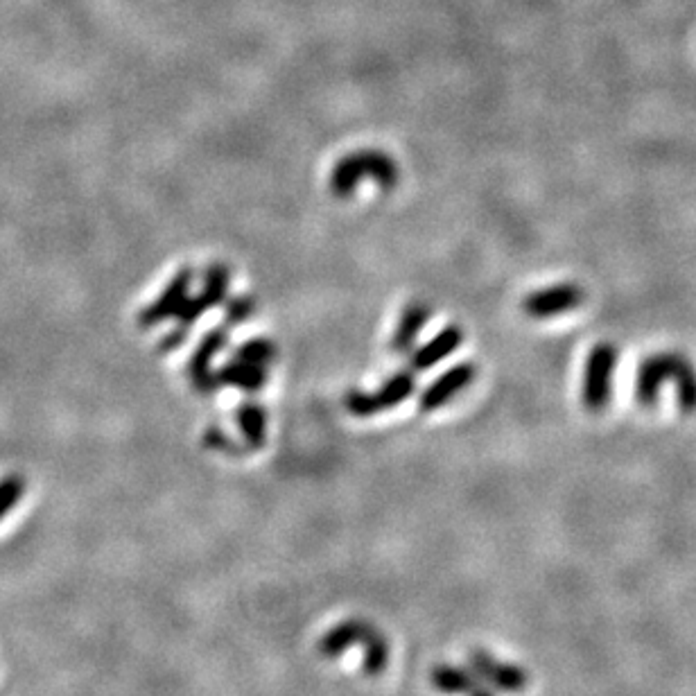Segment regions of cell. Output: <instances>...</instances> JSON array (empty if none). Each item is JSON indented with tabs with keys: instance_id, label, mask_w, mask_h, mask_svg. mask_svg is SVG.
I'll list each match as a JSON object with an SVG mask.
<instances>
[{
	"instance_id": "cell-1",
	"label": "cell",
	"mask_w": 696,
	"mask_h": 696,
	"mask_svg": "<svg viewBox=\"0 0 696 696\" xmlns=\"http://www.w3.org/2000/svg\"><path fill=\"white\" fill-rule=\"evenodd\" d=\"M665 387H674L678 410L696 412V367L687 355L678 351L651 353L640 362L635 373L633 396L642 407H656Z\"/></svg>"
},
{
	"instance_id": "cell-2",
	"label": "cell",
	"mask_w": 696,
	"mask_h": 696,
	"mask_svg": "<svg viewBox=\"0 0 696 696\" xmlns=\"http://www.w3.org/2000/svg\"><path fill=\"white\" fill-rule=\"evenodd\" d=\"M400 172L391 156L378 150H362L342 156L330 172V190L335 197L355 193L362 179H373L382 190H391L398 184Z\"/></svg>"
},
{
	"instance_id": "cell-3",
	"label": "cell",
	"mask_w": 696,
	"mask_h": 696,
	"mask_svg": "<svg viewBox=\"0 0 696 696\" xmlns=\"http://www.w3.org/2000/svg\"><path fill=\"white\" fill-rule=\"evenodd\" d=\"M617 367H620V348L613 342H599L590 348L581 378V403L588 412L599 414L611 405Z\"/></svg>"
},
{
	"instance_id": "cell-4",
	"label": "cell",
	"mask_w": 696,
	"mask_h": 696,
	"mask_svg": "<svg viewBox=\"0 0 696 696\" xmlns=\"http://www.w3.org/2000/svg\"><path fill=\"white\" fill-rule=\"evenodd\" d=\"M586 290L577 283H554L529 292L520 308L532 319H554L584 306Z\"/></svg>"
},
{
	"instance_id": "cell-5",
	"label": "cell",
	"mask_w": 696,
	"mask_h": 696,
	"mask_svg": "<svg viewBox=\"0 0 696 696\" xmlns=\"http://www.w3.org/2000/svg\"><path fill=\"white\" fill-rule=\"evenodd\" d=\"M414 391V376L412 373H396L391 376L385 385H382L376 394H364V391H351L346 396L348 412L355 416H371L378 412H387L391 407L403 403L407 396H412Z\"/></svg>"
},
{
	"instance_id": "cell-6",
	"label": "cell",
	"mask_w": 696,
	"mask_h": 696,
	"mask_svg": "<svg viewBox=\"0 0 696 696\" xmlns=\"http://www.w3.org/2000/svg\"><path fill=\"white\" fill-rule=\"evenodd\" d=\"M229 269L224 265H211L204 276V290L197 297H188L184 308L179 310V328H186L193 324L195 319L204 315L206 310H211L226 299V292H229Z\"/></svg>"
},
{
	"instance_id": "cell-7",
	"label": "cell",
	"mask_w": 696,
	"mask_h": 696,
	"mask_svg": "<svg viewBox=\"0 0 696 696\" xmlns=\"http://www.w3.org/2000/svg\"><path fill=\"white\" fill-rule=\"evenodd\" d=\"M475 376H477V367L473 362L455 364V367L448 369L443 376H439L428 389L423 391L421 410L423 412L441 410L443 405H448L450 400L459 396L466 387H471Z\"/></svg>"
},
{
	"instance_id": "cell-8",
	"label": "cell",
	"mask_w": 696,
	"mask_h": 696,
	"mask_svg": "<svg viewBox=\"0 0 696 696\" xmlns=\"http://www.w3.org/2000/svg\"><path fill=\"white\" fill-rule=\"evenodd\" d=\"M190 285H193V269H181V272L172 278V283L165 287L163 294L159 299H156L150 308H145L141 312V326L150 328L161 324V321L177 317L179 310L184 308V303L188 299Z\"/></svg>"
},
{
	"instance_id": "cell-9",
	"label": "cell",
	"mask_w": 696,
	"mask_h": 696,
	"mask_svg": "<svg viewBox=\"0 0 696 696\" xmlns=\"http://www.w3.org/2000/svg\"><path fill=\"white\" fill-rule=\"evenodd\" d=\"M471 665L475 669V674L489 681L493 687H498L502 692H522L529 685V676L522 672L518 665L511 663H500L493 656L486 654V651H475L471 656Z\"/></svg>"
},
{
	"instance_id": "cell-10",
	"label": "cell",
	"mask_w": 696,
	"mask_h": 696,
	"mask_svg": "<svg viewBox=\"0 0 696 696\" xmlns=\"http://www.w3.org/2000/svg\"><path fill=\"white\" fill-rule=\"evenodd\" d=\"M226 339L229 337H226V330H222V328L211 330V333L202 339V344H199V348L193 355V360H190V367H188L190 380H193L195 389L213 391L217 387L215 373L211 371V362H213L215 355L226 346Z\"/></svg>"
},
{
	"instance_id": "cell-11",
	"label": "cell",
	"mask_w": 696,
	"mask_h": 696,
	"mask_svg": "<svg viewBox=\"0 0 696 696\" xmlns=\"http://www.w3.org/2000/svg\"><path fill=\"white\" fill-rule=\"evenodd\" d=\"M464 342V333H461L459 326H446L441 330L437 337H432L428 344L421 346L419 351L414 353L412 358V367L425 371L432 369L434 364H439L441 360H446L448 355H452L457 351V348Z\"/></svg>"
},
{
	"instance_id": "cell-12",
	"label": "cell",
	"mask_w": 696,
	"mask_h": 696,
	"mask_svg": "<svg viewBox=\"0 0 696 696\" xmlns=\"http://www.w3.org/2000/svg\"><path fill=\"white\" fill-rule=\"evenodd\" d=\"M430 319V308L425 306V303H412V306H407L403 317L398 321L396 335L391 339V351L394 353H407L412 351L416 339H419L421 330L425 328Z\"/></svg>"
},
{
	"instance_id": "cell-13",
	"label": "cell",
	"mask_w": 696,
	"mask_h": 696,
	"mask_svg": "<svg viewBox=\"0 0 696 696\" xmlns=\"http://www.w3.org/2000/svg\"><path fill=\"white\" fill-rule=\"evenodd\" d=\"M215 380H217V387L229 385V387H238L245 391H258L265 385V369L236 358L233 362L226 364L224 369L215 373Z\"/></svg>"
},
{
	"instance_id": "cell-14",
	"label": "cell",
	"mask_w": 696,
	"mask_h": 696,
	"mask_svg": "<svg viewBox=\"0 0 696 696\" xmlns=\"http://www.w3.org/2000/svg\"><path fill=\"white\" fill-rule=\"evenodd\" d=\"M434 683L441 687V692L448 694H466V696H495L491 690L482 687L477 681V674L466 672L457 667H439L434 672Z\"/></svg>"
},
{
	"instance_id": "cell-15",
	"label": "cell",
	"mask_w": 696,
	"mask_h": 696,
	"mask_svg": "<svg viewBox=\"0 0 696 696\" xmlns=\"http://www.w3.org/2000/svg\"><path fill=\"white\" fill-rule=\"evenodd\" d=\"M267 414L260 405L247 403L238 410V428L242 432V437L249 441V446L260 448L265 443V425H267Z\"/></svg>"
},
{
	"instance_id": "cell-16",
	"label": "cell",
	"mask_w": 696,
	"mask_h": 696,
	"mask_svg": "<svg viewBox=\"0 0 696 696\" xmlns=\"http://www.w3.org/2000/svg\"><path fill=\"white\" fill-rule=\"evenodd\" d=\"M236 358L242 362L256 364V367H267L276 360V348L267 342V339H251L245 346H240Z\"/></svg>"
},
{
	"instance_id": "cell-17",
	"label": "cell",
	"mask_w": 696,
	"mask_h": 696,
	"mask_svg": "<svg viewBox=\"0 0 696 696\" xmlns=\"http://www.w3.org/2000/svg\"><path fill=\"white\" fill-rule=\"evenodd\" d=\"M25 482L19 475H10L0 482V518L7 516L16 502L23 498Z\"/></svg>"
},
{
	"instance_id": "cell-18",
	"label": "cell",
	"mask_w": 696,
	"mask_h": 696,
	"mask_svg": "<svg viewBox=\"0 0 696 696\" xmlns=\"http://www.w3.org/2000/svg\"><path fill=\"white\" fill-rule=\"evenodd\" d=\"M251 312H254V299L240 297L231 301L229 308H226V324H240V321L251 317Z\"/></svg>"
}]
</instances>
